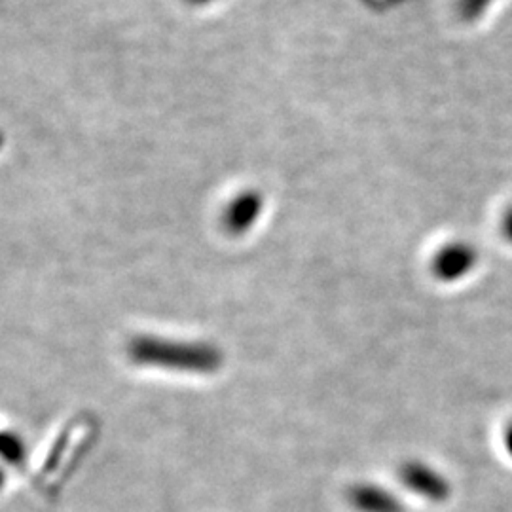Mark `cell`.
<instances>
[{"label":"cell","mask_w":512,"mask_h":512,"mask_svg":"<svg viewBox=\"0 0 512 512\" xmlns=\"http://www.w3.org/2000/svg\"><path fill=\"white\" fill-rule=\"evenodd\" d=\"M131 355L139 363L152 365L179 366L181 370H215L220 363V355L209 346H188L169 344L158 340H135L131 344Z\"/></svg>","instance_id":"obj_1"},{"label":"cell","mask_w":512,"mask_h":512,"mask_svg":"<svg viewBox=\"0 0 512 512\" xmlns=\"http://www.w3.org/2000/svg\"><path fill=\"white\" fill-rule=\"evenodd\" d=\"M476 255L473 247L465 243L448 245L435 260L437 274L444 279H458L459 275L469 272L475 266Z\"/></svg>","instance_id":"obj_2"},{"label":"cell","mask_w":512,"mask_h":512,"mask_svg":"<svg viewBox=\"0 0 512 512\" xmlns=\"http://www.w3.org/2000/svg\"><path fill=\"white\" fill-rule=\"evenodd\" d=\"M355 505L363 512H393L395 507L391 499L382 492H376L372 488H361L359 492L353 495Z\"/></svg>","instance_id":"obj_3"},{"label":"cell","mask_w":512,"mask_h":512,"mask_svg":"<svg viewBox=\"0 0 512 512\" xmlns=\"http://www.w3.org/2000/svg\"><path fill=\"white\" fill-rule=\"evenodd\" d=\"M494 2L495 0H458L459 18L476 21L494 6Z\"/></svg>","instance_id":"obj_4"},{"label":"cell","mask_w":512,"mask_h":512,"mask_svg":"<svg viewBox=\"0 0 512 512\" xmlns=\"http://www.w3.org/2000/svg\"><path fill=\"white\" fill-rule=\"evenodd\" d=\"M503 228H505V236L511 239L512 241V209L505 215V220H503Z\"/></svg>","instance_id":"obj_5"}]
</instances>
